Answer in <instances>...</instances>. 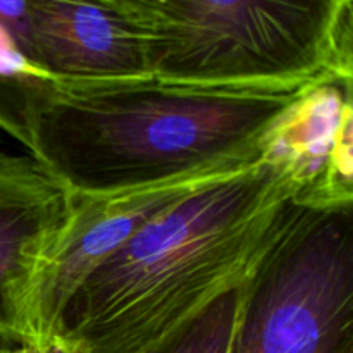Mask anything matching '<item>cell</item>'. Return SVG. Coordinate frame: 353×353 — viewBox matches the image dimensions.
<instances>
[{
  "instance_id": "cell-2",
  "label": "cell",
  "mask_w": 353,
  "mask_h": 353,
  "mask_svg": "<svg viewBox=\"0 0 353 353\" xmlns=\"http://www.w3.org/2000/svg\"><path fill=\"white\" fill-rule=\"evenodd\" d=\"M302 88H207L155 76L62 83L30 155L68 192L88 195L241 169L257 162L262 134Z\"/></svg>"
},
{
  "instance_id": "cell-3",
  "label": "cell",
  "mask_w": 353,
  "mask_h": 353,
  "mask_svg": "<svg viewBox=\"0 0 353 353\" xmlns=\"http://www.w3.org/2000/svg\"><path fill=\"white\" fill-rule=\"evenodd\" d=\"M230 353H353V205L293 203L243 283Z\"/></svg>"
},
{
  "instance_id": "cell-9",
  "label": "cell",
  "mask_w": 353,
  "mask_h": 353,
  "mask_svg": "<svg viewBox=\"0 0 353 353\" xmlns=\"http://www.w3.org/2000/svg\"><path fill=\"white\" fill-rule=\"evenodd\" d=\"M243 285L231 290L178 330L133 353H230Z\"/></svg>"
},
{
  "instance_id": "cell-10",
  "label": "cell",
  "mask_w": 353,
  "mask_h": 353,
  "mask_svg": "<svg viewBox=\"0 0 353 353\" xmlns=\"http://www.w3.org/2000/svg\"><path fill=\"white\" fill-rule=\"evenodd\" d=\"M0 24L9 31L10 37L16 40V43L23 50V54L31 61L30 16H28L26 0H0Z\"/></svg>"
},
{
  "instance_id": "cell-7",
  "label": "cell",
  "mask_w": 353,
  "mask_h": 353,
  "mask_svg": "<svg viewBox=\"0 0 353 353\" xmlns=\"http://www.w3.org/2000/svg\"><path fill=\"white\" fill-rule=\"evenodd\" d=\"M69 192L30 154L0 150V350L37 340L34 286Z\"/></svg>"
},
{
  "instance_id": "cell-6",
  "label": "cell",
  "mask_w": 353,
  "mask_h": 353,
  "mask_svg": "<svg viewBox=\"0 0 353 353\" xmlns=\"http://www.w3.org/2000/svg\"><path fill=\"white\" fill-rule=\"evenodd\" d=\"M352 95L353 76H321L262 134L257 162L283 179L295 205H353Z\"/></svg>"
},
{
  "instance_id": "cell-12",
  "label": "cell",
  "mask_w": 353,
  "mask_h": 353,
  "mask_svg": "<svg viewBox=\"0 0 353 353\" xmlns=\"http://www.w3.org/2000/svg\"><path fill=\"white\" fill-rule=\"evenodd\" d=\"M130 2L138 3L140 7H143V9L147 10H152V12H155L159 17H161L162 10L165 9L169 0H130Z\"/></svg>"
},
{
  "instance_id": "cell-1",
  "label": "cell",
  "mask_w": 353,
  "mask_h": 353,
  "mask_svg": "<svg viewBox=\"0 0 353 353\" xmlns=\"http://www.w3.org/2000/svg\"><path fill=\"white\" fill-rule=\"evenodd\" d=\"M261 162L178 200L69 296L54 334L81 353H133L243 285L292 210Z\"/></svg>"
},
{
  "instance_id": "cell-5",
  "label": "cell",
  "mask_w": 353,
  "mask_h": 353,
  "mask_svg": "<svg viewBox=\"0 0 353 353\" xmlns=\"http://www.w3.org/2000/svg\"><path fill=\"white\" fill-rule=\"evenodd\" d=\"M30 57L61 83L154 76L161 17L130 0H26Z\"/></svg>"
},
{
  "instance_id": "cell-11",
  "label": "cell",
  "mask_w": 353,
  "mask_h": 353,
  "mask_svg": "<svg viewBox=\"0 0 353 353\" xmlns=\"http://www.w3.org/2000/svg\"><path fill=\"white\" fill-rule=\"evenodd\" d=\"M0 353H81L76 347L64 340V338L57 336V334H50V336H40L37 340L26 341V343L14 345V347L3 348Z\"/></svg>"
},
{
  "instance_id": "cell-4",
  "label": "cell",
  "mask_w": 353,
  "mask_h": 353,
  "mask_svg": "<svg viewBox=\"0 0 353 353\" xmlns=\"http://www.w3.org/2000/svg\"><path fill=\"white\" fill-rule=\"evenodd\" d=\"M236 171L200 172L110 193L69 192L68 214L45 252L34 286L37 338L54 334L69 296L145 224L190 193Z\"/></svg>"
},
{
  "instance_id": "cell-8",
  "label": "cell",
  "mask_w": 353,
  "mask_h": 353,
  "mask_svg": "<svg viewBox=\"0 0 353 353\" xmlns=\"http://www.w3.org/2000/svg\"><path fill=\"white\" fill-rule=\"evenodd\" d=\"M62 83L34 65L0 24V130L33 147L38 119L61 92Z\"/></svg>"
}]
</instances>
